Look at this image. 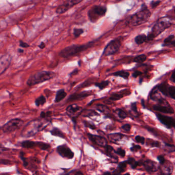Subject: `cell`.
I'll list each match as a JSON object with an SVG mask.
<instances>
[{
    "label": "cell",
    "instance_id": "cell-1",
    "mask_svg": "<svg viewBox=\"0 0 175 175\" xmlns=\"http://www.w3.org/2000/svg\"><path fill=\"white\" fill-rule=\"evenodd\" d=\"M175 18L165 16L159 18L151 28V31L147 35V42H151L161 35L174 24Z\"/></svg>",
    "mask_w": 175,
    "mask_h": 175
},
{
    "label": "cell",
    "instance_id": "cell-2",
    "mask_svg": "<svg viewBox=\"0 0 175 175\" xmlns=\"http://www.w3.org/2000/svg\"><path fill=\"white\" fill-rule=\"evenodd\" d=\"M151 16V11L146 5L144 3L142 4L138 11L126 18V25L129 27L140 26L148 22Z\"/></svg>",
    "mask_w": 175,
    "mask_h": 175
},
{
    "label": "cell",
    "instance_id": "cell-3",
    "mask_svg": "<svg viewBox=\"0 0 175 175\" xmlns=\"http://www.w3.org/2000/svg\"><path fill=\"white\" fill-rule=\"evenodd\" d=\"M94 44V41H92L83 44H73L67 46L61 50L59 52V55L64 58L74 57L78 54L85 51L90 48Z\"/></svg>",
    "mask_w": 175,
    "mask_h": 175
},
{
    "label": "cell",
    "instance_id": "cell-4",
    "mask_svg": "<svg viewBox=\"0 0 175 175\" xmlns=\"http://www.w3.org/2000/svg\"><path fill=\"white\" fill-rule=\"evenodd\" d=\"M47 124L48 123H46V122H42L40 120L30 122L23 128L21 132V136L26 138L33 136L39 131L44 129Z\"/></svg>",
    "mask_w": 175,
    "mask_h": 175
},
{
    "label": "cell",
    "instance_id": "cell-5",
    "mask_svg": "<svg viewBox=\"0 0 175 175\" xmlns=\"http://www.w3.org/2000/svg\"><path fill=\"white\" fill-rule=\"evenodd\" d=\"M55 76L54 72L50 71H41L32 75L28 78L27 84L30 86L39 84L54 78Z\"/></svg>",
    "mask_w": 175,
    "mask_h": 175
},
{
    "label": "cell",
    "instance_id": "cell-6",
    "mask_svg": "<svg viewBox=\"0 0 175 175\" xmlns=\"http://www.w3.org/2000/svg\"><path fill=\"white\" fill-rule=\"evenodd\" d=\"M107 8L106 6L101 5H95L89 9L87 16L89 20L92 23L97 22L99 19L105 16Z\"/></svg>",
    "mask_w": 175,
    "mask_h": 175
},
{
    "label": "cell",
    "instance_id": "cell-7",
    "mask_svg": "<svg viewBox=\"0 0 175 175\" xmlns=\"http://www.w3.org/2000/svg\"><path fill=\"white\" fill-rule=\"evenodd\" d=\"M123 39V37H118L111 41L104 48L102 55L110 56L117 54L120 51Z\"/></svg>",
    "mask_w": 175,
    "mask_h": 175
},
{
    "label": "cell",
    "instance_id": "cell-8",
    "mask_svg": "<svg viewBox=\"0 0 175 175\" xmlns=\"http://www.w3.org/2000/svg\"><path fill=\"white\" fill-rule=\"evenodd\" d=\"M24 124V121L20 119H11L2 127V130L4 133H11L20 128Z\"/></svg>",
    "mask_w": 175,
    "mask_h": 175
},
{
    "label": "cell",
    "instance_id": "cell-9",
    "mask_svg": "<svg viewBox=\"0 0 175 175\" xmlns=\"http://www.w3.org/2000/svg\"><path fill=\"white\" fill-rule=\"evenodd\" d=\"M83 0H67L63 4L59 6L56 9V13L63 14L73 7L74 6L79 4Z\"/></svg>",
    "mask_w": 175,
    "mask_h": 175
},
{
    "label": "cell",
    "instance_id": "cell-10",
    "mask_svg": "<svg viewBox=\"0 0 175 175\" xmlns=\"http://www.w3.org/2000/svg\"><path fill=\"white\" fill-rule=\"evenodd\" d=\"M66 112L67 114L72 118V121L75 125L76 124V118L75 115L77 114L80 115L83 111V109L77 104H72L69 105L66 108Z\"/></svg>",
    "mask_w": 175,
    "mask_h": 175
},
{
    "label": "cell",
    "instance_id": "cell-11",
    "mask_svg": "<svg viewBox=\"0 0 175 175\" xmlns=\"http://www.w3.org/2000/svg\"><path fill=\"white\" fill-rule=\"evenodd\" d=\"M57 152L60 156L66 159H72L74 157V153L66 144L61 145L57 148Z\"/></svg>",
    "mask_w": 175,
    "mask_h": 175
},
{
    "label": "cell",
    "instance_id": "cell-12",
    "mask_svg": "<svg viewBox=\"0 0 175 175\" xmlns=\"http://www.w3.org/2000/svg\"><path fill=\"white\" fill-rule=\"evenodd\" d=\"M156 117L158 120L168 128L171 129L175 127V119L173 117L163 115L160 114H157Z\"/></svg>",
    "mask_w": 175,
    "mask_h": 175
},
{
    "label": "cell",
    "instance_id": "cell-13",
    "mask_svg": "<svg viewBox=\"0 0 175 175\" xmlns=\"http://www.w3.org/2000/svg\"><path fill=\"white\" fill-rule=\"evenodd\" d=\"M142 165L148 173H154L158 171L159 168V164L157 162L154 161L147 159L145 161H143L142 162Z\"/></svg>",
    "mask_w": 175,
    "mask_h": 175
},
{
    "label": "cell",
    "instance_id": "cell-14",
    "mask_svg": "<svg viewBox=\"0 0 175 175\" xmlns=\"http://www.w3.org/2000/svg\"><path fill=\"white\" fill-rule=\"evenodd\" d=\"M153 107L155 111H158L159 112L162 113L170 114H173L174 113L173 108L170 106L168 102L165 103L158 104L153 105Z\"/></svg>",
    "mask_w": 175,
    "mask_h": 175
},
{
    "label": "cell",
    "instance_id": "cell-15",
    "mask_svg": "<svg viewBox=\"0 0 175 175\" xmlns=\"http://www.w3.org/2000/svg\"><path fill=\"white\" fill-rule=\"evenodd\" d=\"M87 136L90 140L99 146L105 147L107 145V140L103 137L99 135H92L90 133H88Z\"/></svg>",
    "mask_w": 175,
    "mask_h": 175
},
{
    "label": "cell",
    "instance_id": "cell-16",
    "mask_svg": "<svg viewBox=\"0 0 175 175\" xmlns=\"http://www.w3.org/2000/svg\"><path fill=\"white\" fill-rule=\"evenodd\" d=\"M91 95H92L91 92L87 91H84L80 92L79 94L75 93L69 96L67 100V101L68 102H72L76 101V100L83 99L84 98H86L87 97L90 96Z\"/></svg>",
    "mask_w": 175,
    "mask_h": 175
},
{
    "label": "cell",
    "instance_id": "cell-17",
    "mask_svg": "<svg viewBox=\"0 0 175 175\" xmlns=\"http://www.w3.org/2000/svg\"><path fill=\"white\" fill-rule=\"evenodd\" d=\"M131 94V92L129 90H127V89H123V90H121L118 92L112 93L109 97V100L113 101H115L119 100L122 98H123L124 96H128Z\"/></svg>",
    "mask_w": 175,
    "mask_h": 175
},
{
    "label": "cell",
    "instance_id": "cell-18",
    "mask_svg": "<svg viewBox=\"0 0 175 175\" xmlns=\"http://www.w3.org/2000/svg\"><path fill=\"white\" fill-rule=\"evenodd\" d=\"M162 166L161 170L162 174L165 175H170L172 173L173 171V165L171 162L165 161L164 163L161 165Z\"/></svg>",
    "mask_w": 175,
    "mask_h": 175
},
{
    "label": "cell",
    "instance_id": "cell-19",
    "mask_svg": "<svg viewBox=\"0 0 175 175\" xmlns=\"http://www.w3.org/2000/svg\"><path fill=\"white\" fill-rule=\"evenodd\" d=\"M170 86L168 81H165L160 84H158L156 86L157 87L158 90L162 94L166 97H168V90Z\"/></svg>",
    "mask_w": 175,
    "mask_h": 175
},
{
    "label": "cell",
    "instance_id": "cell-20",
    "mask_svg": "<svg viewBox=\"0 0 175 175\" xmlns=\"http://www.w3.org/2000/svg\"><path fill=\"white\" fill-rule=\"evenodd\" d=\"M162 47H173L175 46V37L174 35H171L164 39L162 45Z\"/></svg>",
    "mask_w": 175,
    "mask_h": 175
},
{
    "label": "cell",
    "instance_id": "cell-21",
    "mask_svg": "<svg viewBox=\"0 0 175 175\" xmlns=\"http://www.w3.org/2000/svg\"><path fill=\"white\" fill-rule=\"evenodd\" d=\"M105 153L107 156L115 160L116 162L118 161V157H117L116 155H114V154H116L115 153V151L111 146L107 144V145L105 146Z\"/></svg>",
    "mask_w": 175,
    "mask_h": 175
},
{
    "label": "cell",
    "instance_id": "cell-22",
    "mask_svg": "<svg viewBox=\"0 0 175 175\" xmlns=\"http://www.w3.org/2000/svg\"><path fill=\"white\" fill-rule=\"evenodd\" d=\"M21 146L25 148H33L38 147L39 148V142H35L30 140L24 141L21 142Z\"/></svg>",
    "mask_w": 175,
    "mask_h": 175
},
{
    "label": "cell",
    "instance_id": "cell-23",
    "mask_svg": "<svg viewBox=\"0 0 175 175\" xmlns=\"http://www.w3.org/2000/svg\"><path fill=\"white\" fill-rule=\"evenodd\" d=\"M127 163L126 160L121 162L118 164V167L116 170H114L112 173L114 174H121L126 171Z\"/></svg>",
    "mask_w": 175,
    "mask_h": 175
},
{
    "label": "cell",
    "instance_id": "cell-24",
    "mask_svg": "<svg viewBox=\"0 0 175 175\" xmlns=\"http://www.w3.org/2000/svg\"><path fill=\"white\" fill-rule=\"evenodd\" d=\"M124 135L121 133H114L108 135L109 140L111 142H117L119 141L123 138Z\"/></svg>",
    "mask_w": 175,
    "mask_h": 175
},
{
    "label": "cell",
    "instance_id": "cell-25",
    "mask_svg": "<svg viewBox=\"0 0 175 175\" xmlns=\"http://www.w3.org/2000/svg\"><path fill=\"white\" fill-rule=\"evenodd\" d=\"M66 96L67 93L65 92L64 89H61L57 92L55 102V103H58L59 102L61 101L62 100L64 99Z\"/></svg>",
    "mask_w": 175,
    "mask_h": 175
},
{
    "label": "cell",
    "instance_id": "cell-26",
    "mask_svg": "<svg viewBox=\"0 0 175 175\" xmlns=\"http://www.w3.org/2000/svg\"><path fill=\"white\" fill-rule=\"evenodd\" d=\"M135 42L136 44L140 45L147 42V35L145 34H140L135 38Z\"/></svg>",
    "mask_w": 175,
    "mask_h": 175
},
{
    "label": "cell",
    "instance_id": "cell-27",
    "mask_svg": "<svg viewBox=\"0 0 175 175\" xmlns=\"http://www.w3.org/2000/svg\"><path fill=\"white\" fill-rule=\"evenodd\" d=\"M126 161H127V164L130 165L131 168L133 169H136L137 166L142 165V161H137L135 159L133 158H129Z\"/></svg>",
    "mask_w": 175,
    "mask_h": 175
},
{
    "label": "cell",
    "instance_id": "cell-28",
    "mask_svg": "<svg viewBox=\"0 0 175 175\" xmlns=\"http://www.w3.org/2000/svg\"><path fill=\"white\" fill-rule=\"evenodd\" d=\"M112 75L113 76H116V77H120L123 78L124 79H127L129 78L130 74L129 72L125 70H120V71L115 72Z\"/></svg>",
    "mask_w": 175,
    "mask_h": 175
},
{
    "label": "cell",
    "instance_id": "cell-29",
    "mask_svg": "<svg viewBox=\"0 0 175 175\" xmlns=\"http://www.w3.org/2000/svg\"><path fill=\"white\" fill-rule=\"evenodd\" d=\"M50 133L52 134V136L59 137H60L61 138L64 139L65 138V134H64L60 129L58 128H56V127L53 128L50 131Z\"/></svg>",
    "mask_w": 175,
    "mask_h": 175
},
{
    "label": "cell",
    "instance_id": "cell-30",
    "mask_svg": "<svg viewBox=\"0 0 175 175\" xmlns=\"http://www.w3.org/2000/svg\"><path fill=\"white\" fill-rule=\"evenodd\" d=\"M148 57L145 54H141L136 56L133 60V62L137 63H142L146 60Z\"/></svg>",
    "mask_w": 175,
    "mask_h": 175
},
{
    "label": "cell",
    "instance_id": "cell-31",
    "mask_svg": "<svg viewBox=\"0 0 175 175\" xmlns=\"http://www.w3.org/2000/svg\"><path fill=\"white\" fill-rule=\"evenodd\" d=\"M96 109L100 112L104 113V114H107L109 112V109L106 105H103L101 104H98L96 106Z\"/></svg>",
    "mask_w": 175,
    "mask_h": 175
},
{
    "label": "cell",
    "instance_id": "cell-32",
    "mask_svg": "<svg viewBox=\"0 0 175 175\" xmlns=\"http://www.w3.org/2000/svg\"><path fill=\"white\" fill-rule=\"evenodd\" d=\"M46 100L45 97L44 96L41 95L35 99V105L38 107H39L40 106H41V105L42 106L44 105L46 103Z\"/></svg>",
    "mask_w": 175,
    "mask_h": 175
},
{
    "label": "cell",
    "instance_id": "cell-33",
    "mask_svg": "<svg viewBox=\"0 0 175 175\" xmlns=\"http://www.w3.org/2000/svg\"><path fill=\"white\" fill-rule=\"evenodd\" d=\"M109 83L110 82L109 80L102 81L101 82H100V83H95V86L98 87L100 89V90H103L109 86Z\"/></svg>",
    "mask_w": 175,
    "mask_h": 175
},
{
    "label": "cell",
    "instance_id": "cell-34",
    "mask_svg": "<svg viewBox=\"0 0 175 175\" xmlns=\"http://www.w3.org/2000/svg\"><path fill=\"white\" fill-rule=\"evenodd\" d=\"M114 112L117 114L119 118H121L122 119H124L126 118H127L128 116L127 114L122 109H116L114 111Z\"/></svg>",
    "mask_w": 175,
    "mask_h": 175
},
{
    "label": "cell",
    "instance_id": "cell-35",
    "mask_svg": "<svg viewBox=\"0 0 175 175\" xmlns=\"http://www.w3.org/2000/svg\"><path fill=\"white\" fill-rule=\"evenodd\" d=\"M84 32V30H83V28H75L73 30V35L76 38H79Z\"/></svg>",
    "mask_w": 175,
    "mask_h": 175
},
{
    "label": "cell",
    "instance_id": "cell-36",
    "mask_svg": "<svg viewBox=\"0 0 175 175\" xmlns=\"http://www.w3.org/2000/svg\"><path fill=\"white\" fill-rule=\"evenodd\" d=\"M97 116H100V114H98V113L96 112V111L92 109L86 110L85 111V114H84V116L87 117Z\"/></svg>",
    "mask_w": 175,
    "mask_h": 175
},
{
    "label": "cell",
    "instance_id": "cell-37",
    "mask_svg": "<svg viewBox=\"0 0 175 175\" xmlns=\"http://www.w3.org/2000/svg\"><path fill=\"white\" fill-rule=\"evenodd\" d=\"M168 97L173 99H175V87L174 86H170L168 90Z\"/></svg>",
    "mask_w": 175,
    "mask_h": 175
},
{
    "label": "cell",
    "instance_id": "cell-38",
    "mask_svg": "<svg viewBox=\"0 0 175 175\" xmlns=\"http://www.w3.org/2000/svg\"><path fill=\"white\" fill-rule=\"evenodd\" d=\"M161 0H153L150 3V6L152 9H155L161 4Z\"/></svg>",
    "mask_w": 175,
    "mask_h": 175
},
{
    "label": "cell",
    "instance_id": "cell-39",
    "mask_svg": "<svg viewBox=\"0 0 175 175\" xmlns=\"http://www.w3.org/2000/svg\"><path fill=\"white\" fill-rule=\"evenodd\" d=\"M83 123L84 124V126H85V127H88L89 128L92 129V130L96 129V126L91 122L84 121Z\"/></svg>",
    "mask_w": 175,
    "mask_h": 175
},
{
    "label": "cell",
    "instance_id": "cell-40",
    "mask_svg": "<svg viewBox=\"0 0 175 175\" xmlns=\"http://www.w3.org/2000/svg\"><path fill=\"white\" fill-rule=\"evenodd\" d=\"M117 155H119L120 157H124L126 156V152L122 148H118L117 151H115Z\"/></svg>",
    "mask_w": 175,
    "mask_h": 175
},
{
    "label": "cell",
    "instance_id": "cell-41",
    "mask_svg": "<svg viewBox=\"0 0 175 175\" xmlns=\"http://www.w3.org/2000/svg\"><path fill=\"white\" fill-rule=\"evenodd\" d=\"M135 140L137 142L139 143H141V144H144L145 143V139L143 137L141 136H137L135 137Z\"/></svg>",
    "mask_w": 175,
    "mask_h": 175
},
{
    "label": "cell",
    "instance_id": "cell-42",
    "mask_svg": "<svg viewBox=\"0 0 175 175\" xmlns=\"http://www.w3.org/2000/svg\"><path fill=\"white\" fill-rule=\"evenodd\" d=\"M131 110L133 111L135 114H138V111L137 106V102H133L131 104Z\"/></svg>",
    "mask_w": 175,
    "mask_h": 175
},
{
    "label": "cell",
    "instance_id": "cell-43",
    "mask_svg": "<svg viewBox=\"0 0 175 175\" xmlns=\"http://www.w3.org/2000/svg\"><path fill=\"white\" fill-rule=\"evenodd\" d=\"M51 114H52L51 111H47V112L42 111L41 112L40 117L41 118H49Z\"/></svg>",
    "mask_w": 175,
    "mask_h": 175
},
{
    "label": "cell",
    "instance_id": "cell-44",
    "mask_svg": "<svg viewBox=\"0 0 175 175\" xmlns=\"http://www.w3.org/2000/svg\"><path fill=\"white\" fill-rule=\"evenodd\" d=\"M141 149V147L139 145H134L130 148V150L133 152H137Z\"/></svg>",
    "mask_w": 175,
    "mask_h": 175
},
{
    "label": "cell",
    "instance_id": "cell-45",
    "mask_svg": "<svg viewBox=\"0 0 175 175\" xmlns=\"http://www.w3.org/2000/svg\"><path fill=\"white\" fill-rule=\"evenodd\" d=\"M131 126L129 124H126L123 126H122L121 129L126 131H131Z\"/></svg>",
    "mask_w": 175,
    "mask_h": 175
},
{
    "label": "cell",
    "instance_id": "cell-46",
    "mask_svg": "<svg viewBox=\"0 0 175 175\" xmlns=\"http://www.w3.org/2000/svg\"><path fill=\"white\" fill-rule=\"evenodd\" d=\"M151 147H156V148H160L161 146V144L160 142L157 141H153V142L150 143Z\"/></svg>",
    "mask_w": 175,
    "mask_h": 175
},
{
    "label": "cell",
    "instance_id": "cell-47",
    "mask_svg": "<svg viewBox=\"0 0 175 175\" xmlns=\"http://www.w3.org/2000/svg\"><path fill=\"white\" fill-rule=\"evenodd\" d=\"M157 159L159 161V162L160 163V165L163 164L164 163L165 161V159L164 158V156L163 155H159L158 157H157Z\"/></svg>",
    "mask_w": 175,
    "mask_h": 175
},
{
    "label": "cell",
    "instance_id": "cell-48",
    "mask_svg": "<svg viewBox=\"0 0 175 175\" xmlns=\"http://www.w3.org/2000/svg\"><path fill=\"white\" fill-rule=\"evenodd\" d=\"M142 75V72L141 71H139V70H135V72H133L132 76L134 78H137L139 76H141Z\"/></svg>",
    "mask_w": 175,
    "mask_h": 175
},
{
    "label": "cell",
    "instance_id": "cell-49",
    "mask_svg": "<svg viewBox=\"0 0 175 175\" xmlns=\"http://www.w3.org/2000/svg\"><path fill=\"white\" fill-rule=\"evenodd\" d=\"M19 46L23 47V48H27L30 47V45L28 44L27 43L24 42L23 41H20L19 42Z\"/></svg>",
    "mask_w": 175,
    "mask_h": 175
},
{
    "label": "cell",
    "instance_id": "cell-50",
    "mask_svg": "<svg viewBox=\"0 0 175 175\" xmlns=\"http://www.w3.org/2000/svg\"><path fill=\"white\" fill-rule=\"evenodd\" d=\"M78 72H79V69H77V68H76L72 72H70V74H69V76L70 77H72V76H74V75H77L78 73Z\"/></svg>",
    "mask_w": 175,
    "mask_h": 175
},
{
    "label": "cell",
    "instance_id": "cell-51",
    "mask_svg": "<svg viewBox=\"0 0 175 175\" xmlns=\"http://www.w3.org/2000/svg\"><path fill=\"white\" fill-rule=\"evenodd\" d=\"M175 71L174 70L173 72V73H172V74H171V78H170L171 81V82H173V83H175Z\"/></svg>",
    "mask_w": 175,
    "mask_h": 175
},
{
    "label": "cell",
    "instance_id": "cell-52",
    "mask_svg": "<svg viewBox=\"0 0 175 175\" xmlns=\"http://www.w3.org/2000/svg\"><path fill=\"white\" fill-rule=\"evenodd\" d=\"M45 46H46V45L45 44V43L43 42H42L40 44L38 45V47H39V48H40V49H44L45 47Z\"/></svg>",
    "mask_w": 175,
    "mask_h": 175
},
{
    "label": "cell",
    "instance_id": "cell-53",
    "mask_svg": "<svg viewBox=\"0 0 175 175\" xmlns=\"http://www.w3.org/2000/svg\"><path fill=\"white\" fill-rule=\"evenodd\" d=\"M141 104H142V107H143L144 109H145V102H144V99L141 100Z\"/></svg>",
    "mask_w": 175,
    "mask_h": 175
},
{
    "label": "cell",
    "instance_id": "cell-54",
    "mask_svg": "<svg viewBox=\"0 0 175 175\" xmlns=\"http://www.w3.org/2000/svg\"><path fill=\"white\" fill-rule=\"evenodd\" d=\"M18 52L19 53H23L24 52V50L23 49H21V48H19L18 49Z\"/></svg>",
    "mask_w": 175,
    "mask_h": 175
},
{
    "label": "cell",
    "instance_id": "cell-55",
    "mask_svg": "<svg viewBox=\"0 0 175 175\" xmlns=\"http://www.w3.org/2000/svg\"><path fill=\"white\" fill-rule=\"evenodd\" d=\"M75 174L76 175H83V174L80 171H78Z\"/></svg>",
    "mask_w": 175,
    "mask_h": 175
},
{
    "label": "cell",
    "instance_id": "cell-56",
    "mask_svg": "<svg viewBox=\"0 0 175 175\" xmlns=\"http://www.w3.org/2000/svg\"><path fill=\"white\" fill-rule=\"evenodd\" d=\"M110 174H111V173L109 171H106L104 173V175H110Z\"/></svg>",
    "mask_w": 175,
    "mask_h": 175
},
{
    "label": "cell",
    "instance_id": "cell-57",
    "mask_svg": "<svg viewBox=\"0 0 175 175\" xmlns=\"http://www.w3.org/2000/svg\"><path fill=\"white\" fill-rule=\"evenodd\" d=\"M80 62H81V61H79V62H78V64H79V66H81V65H80Z\"/></svg>",
    "mask_w": 175,
    "mask_h": 175
}]
</instances>
